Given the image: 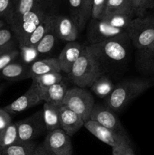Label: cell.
I'll return each mask as SVG.
<instances>
[{
	"label": "cell",
	"instance_id": "6da1fadb",
	"mask_svg": "<svg viewBox=\"0 0 154 155\" xmlns=\"http://www.w3.org/2000/svg\"><path fill=\"white\" fill-rule=\"evenodd\" d=\"M126 33L111 39L87 46L91 54L96 58L104 74L107 66L113 67L123 63L128 54V42Z\"/></svg>",
	"mask_w": 154,
	"mask_h": 155
},
{
	"label": "cell",
	"instance_id": "7a4b0ae2",
	"mask_svg": "<svg viewBox=\"0 0 154 155\" xmlns=\"http://www.w3.org/2000/svg\"><path fill=\"white\" fill-rule=\"evenodd\" d=\"M153 85L152 80L140 77L122 80L115 85L112 93L104 99L105 105L114 112L120 111Z\"/></svg>",
	"mask_w": 154,
	"mask_h": 155
},
{
	"label": "cell",
	"instance_id": "3957f363",
	"mask_svg": "<svg viewBox=\"0 0 154 155\" xmlns=\"http://www.w3.org/2000/svg\"><path fill=\"white\" fill-rule=\"evenodd\" d=\"M104 74V71L95 57L85 46L80 57L74 63L67 74L69 80L79 88L91 87L93 83Z\"/></svg>",
	"mask_w": 154,
	"mask_h": 155
},
{
	"label": "cell",
	"instance_id": "277c9868",
	"mask_svg": "<svg viewBox=\"0 0 154 155\" xmlns=\"http://www.w3.org/2000/svg\"><path fill=\"white\" fill-rule=\"evenodd\" d=\"M53 14L49 4L43 0L38 4L33 10L21 16L16 22L10 25L14 33L18 46L25 45L26 42L36 29V27L48 16Z\"/></svg>",
	"mask_w": 154,
	"mask_h": 155
},
{
	"label": "cell",
	"instance_id": "5b68a950",
	"mask_svg": "<svg viewBox=\"0 0 154 155\" xmlns=\"http://www.w3.org/2000/svg\"><path fill=\"white\" fill-rule=\"evenodd\" d=\"M126 33L138 51L150 47L154 43V15L133 18Z\"/></svg>",
	"mask_w": 154,
	"mask_h": 155
},
{
	"label": "cell",
	"instance_id": "8992f818",
	"mask_svg": "<svg viewBox=\"0 0 154 155\" xmlns=\"http://www.w3.org/2000/svg\"><path fill=\"white\" fill-rule=\"evenodd\" d=\"M62 104L79 115L85 123L90 120L95 100L88 90L76 86L68 89Z\"/></svg>",
	"mask_w": 154,
	"mask_h": 155
},
{
	"label": "cell",
	"instance_id": "52a82bcc",
	"mask_svg": "<svg viewBox=\"0 0 154 155\" xmlns=\"http://www.w3.org/2000/svg\"><path fill=\"white\" fill-rule=\"evenodd\" d=\"M125 33L126 30L113 27L107 18L101 17L98 19H91L87 34L91 44H96Z\"/></svg>",
	"mask_w": 154,
	"mask_h": 155
},
{
	"label": "cell",
	"instance_id": "ba28073f",
	"mask_svg": "<svg viewBox=\"0 0 154 155\" xmlns=\"http://www.w3.org/2000/svg\"><path fill=\"white\" fill-rule=\"evenodd\" d=\"M19 142L34 141L46 130L43 119V112L39 110L31 116L16 123Z\"/></svg>",
	"mask_w": 154,
	"mask_h": 155
},
{
	"label": "cell",
	"instance_id": "9c48e42d",
	"mask_svg": "<svg viewBox=\"0 0 154 155\" xmlns=\"http://www.w3.org/2000/svg\"><path fill=\"white\" fill-rule=\"evenodd\" d=\"M90 120L122 136L128 137L126 130L123 127L117 115L105 104L103 105L101 104H95L91 114Z\"/></svg>",
	"mask_w": 154,
	"mask_h": 155
},
{
	"label": "cell",
	"instance_id": "30bf717a",
	"mask_svg": "<svg viewBox=\"0 0 154 155\" xmlns=\"http://www.w3.org/2000/svg\"><path fill=\"white\" fill-rule=\"evenodd\" d=\"M42 144L52 155H72L73 152L71 137L61 129L49 132Z\"/></svg>",
	"mask_w": 154,
	"mask_h": 155
},
{
	"label": "cell",
	"instance_id": "8fae6325",
	"mask_svg": "<svg viewBox=\"0 0 154 155\" xmlns=\"http://www.w3.org/2000/svg\"><path fill=\"white\" fill-rule=\"evenodd\" d=\"M84 127L97 139L112 148L125 144H131L129 137L122 136L91 120L85 123Z\"/></svg>",
	"mask_w": 154,
	"mask_h": 155
},
{
	"label": "cell",
	"instance_id": "7c38bea8",
	"mask_svg": "<svg viewBox=\"0 0 154 155\" xmlns=\"http://www.w3.org/2000/svg\"><path fill=\"white\" fill-rule=\"evenodd\" d=\"M42 101L38 86L32 83L30 87L25 93L17 98L15 101H12L11 104L3 107V109L10 115H16L38 105Z\"/></svg>",
	"mask_w": 154,
	"mask_h": 155
},
{
	"label": "cell",
	"instance_id": "4fadbf2b",
	"mask_svg": "<svg viewBox=\"0 0 154 155\" xmlns=\"http://www.w3.org/2000/svg\"><path fill=\"white\" fill-rule=\"evenodd\" d=\"M85 46L75 42H69L65 45L60 51L57 61L61 72L68 74L71 71L74 63L80 57Z\"/></svg>",
	"mask_w": 154,
	"mask_h": 155
},
{
	"label": "cell",
	"instance_id": "5bb4252c",
	"mask_svg": "<svg viewBox=\"0 0 154 155\" xmlns=\"http://www.w3.org/2000/svg\"><path fill=\"white\" fill-rule=\"evenodd\" d=\"M53 27L57 39L67 42L76 40L79 33L78 27L69 17L55 15Z\"/></svg>",
	"mask_w": 154,
	"mask_h": 155
},
{
	"label": "cell",
	"instance_id": "9a60e30c",
	"mask_svg": "<svg viewBox=\"0 0 154 155\" xmlns=\"http://www.w3.org/2000/svg\"><path fill=\"white\" fill-rule=\"evenodd\" d=\"M60 129L72 137L84 127L85 122L79 115L62 104L60 107Z\"/></svg>",
	"mask_w": 154,
	"mask_h": 155
},
{
	"label": "cell",
	"instance_id": "2e32d148",
	"mask_svg": "<svg viewBox=\"0 0 154 155\" xmlns=\"http://www.w3.org/2000/svg\"><path fill=\"white\" fill-rule=\"evenodd\" d=\"M38 89L42 101L57 104V105H62L65 95L68 90L67 85L63 81L48 87L38 86Z\"/></svg>",
	"mask_w": 154,
	"mask_h": 155
},
{
	"label": "cell",
	"instance_id": "e0dca14e",
	"mask_svg": "<svg viewBox=\"0 0 154 155\" xmlns=\"http://www.w3.org/2000/svg\"><path fill=\"white\" fill-rule=\"evenodd\" d=\"M60 65L57 58H48L37 59L30 65V78L49 74V73H60Z\"/></svg>",
	"mask_w": 154,
	"mask_h": 155
},
{
	"label": "cell",
	"instance_id": "ac0fdd59",
	"mask_svg": "<svg viewBox=\"0 0 154 155\" xmlns=\"http://www.w3.org/2000/svg\"><path fill=\"white\" fill-rule=\"evenodd\" d=\"M30 78V65L20 62H12L0 71V79L18 81Z\"/></svg>",
	"mask_w": 154,
	"mask_h": 155
},
{
	"label": "cell",
	"instance_id": "d6986e66",
	"mask_svg": "<svg viewBox=\"0 0 154 155\" xmlns=\"http://www.w3.org/2000/svg\"><path fill=\"white\" fill-rule=\"evenodd\" d=\"M61 105L45 102L43 105V119L46 130L51 132L60 129V107Z\"/></svg>",
	"mask_w": 154,
	"mask_h": 155
},
{
	"label": "cell",
	"instance_id": "ffe728a7",
	"mask_svg": "<svg viewBox=\"0 0 154 155\" xmlns=\"http://www.w3.org/2000/svg\"><path fill=\"white\" fill-rule=\"evenodd\" d=\"M43 0H13L11 16L8 24L11 25L21 16L33 10L38 4Z\"/></svg>",
	"mask_w": 154,
	"mask_h": 155
},
{
	"label": "cell",
	"instance_id": "44dd1931",
	"mask_svg": "<svg viewBox=\"0 0 154 155\" xmlns=\"http://www.w3.org/2000/svg\"><path fill=\"white\" fill-rule=\"evenodd\" d=\"M55 14H51L48 15L37 27L36 30L33 32L30 37L26 42L24 45H30V46L36 47L38 42L42 39V38L48 33L50 30V29L52 27L54 24V20ZM23 46V45H22Z\"/></svg>",
	"mask_w": 154,
	"mask_h": 155
},
{
	"label": "cell",
	"instance_id": "7402d4cb",
	"mask_svg": "<svg viewBox=\"0 0 154 155\" xmlns=\"http://www.w3.org/2000/svg\"><path fill=\"white\" fill-rule=\"evenodd\" d=\"M38 145L35 141L18 142L10 146L0 148L2 155H33Z\"/></svg>",
	"mask_w": 154,
	"mask_h": 155
},
{
	"label": "cell",
	"instance_id": "603a6c76",
	"mask_svg": "<svg viewBox=\"0 0 154 155\" xmlns=\"http://www.w3.org/2000/svg\"><path fill=\"white\" fill-rule=\"evenodd\" d=\"M110 14H124L131 16L135 15L130 0H107L103 15Z\"/></svg>",
	"mask_w": 154,
	"mask_h": 155
},
{
	"label": "cell",
	"instance_id": "cb8c5ba5",
	"mask_svg": "<svg viewBox=\"0 0 154 155\" xmlns=\"http://www.w3.org/2000/svg\"><path fill=\"white\" fill-rule=\"evenodd\" d=\"M137 68L145 74H154V43L146 49L138 51Z\"/></svg>",
	"mask_w": 154,
	"mask_h": 155
},
{
	"label": "cell",
	"instance_id": "d4e9b609",
	"mask_svg": "<svg viewBox=\"0 0 154 155\" xmlns=\"http://www.w3.org/2000/svg\"><path fill=\"white\" fill-rule=\"evenodd\" d=\"M115 84L112 82V80L105 74H103L90 88L97 96L105 99L112 93Z\"/></svg>",
	"mask_w": 154,
	"mask_h": 155
},
{
	"label": "cell",
	"instance_id": "484cf974",
	"mask_svg": "<svg viewBox=\"0 0 154 155\" xmlns=\"http://www.w3.org/2000/svg\"><path fill=\"white\" fill-rule=\"evenodd\" d=\"M19 142L16 123H11L0 132V148L10 146Z\"/></svg>",
	"mask_w": 154,
	"mask_h": 155
},
{
	"label": "cell",
	"instance_id": "4316f807",
	"mask_svg": "<svg viewBox=\"0 0 154 155\" xmlns=\"http://www.w3.org/2000/svg\"><path fill=\"white\" fill-rule=\"evenodd\" d=\"M54 26V24H53ZM52 26L49 31L42 38L40 41L36 45V49L39 54H46L50 52L54 48L55 45L56 39H57L54 30V27Z\"/></svg>",
	"mask_w": 154,
	"mask_h": 155
},
{
	"label": "cell",
	"instance_id": "83f0119b",
	"mask_svg": "<svg viewBox=\"0 0 154 155\" xmlns=\"http://www.w3.org/2000/svg\"><path fill=\"white\" fill-rule=\"evenodd\" d=\"M33 83L39 87H48L63 81L60 73H49L32 79Z\"/></svg>",
	"mask_w": 154,
	"mask_h": 155
},
{
	"label": "cell",
	"instance_id": "f1b7e54d",
	"mask_svg": "<svg viewBox=\"0 0 154 155\" xmlns=\"http://www.w3.org/2000/svg\"><path fill=\"white\" fill-rule=\"evenodd\" d=\"M69 4L70 8V18L77 26L79 31L82 16V0H69Z\"/></svg>",
	"mask_w": 154,
	"mask_h": 155
},
{
	"label": "cell",
	"instance_id": "f546056e",
	"mask_svg": "<svg viewBox=\"0 0 154 155\" xmlns=\"http://www.w3.org/2000/svg\"><path fill=\"white\" fill-rule=\"evenodd\" d=\"M20 55L23 61V63L25 64L30 65L33 62L37 60L39 53L36 49V47L30 46V45H23L19 46Z\"/></svg>",
	"mask_w": 154,
	"mask_h": 155
},
{
	"label": "cell",
	"instance_id": "4dcf8cb0",
	"mask_svg": "<svg viewBox=\"0 0 154 155\" xmlns=\"http://www.w3.org/2000/svg\"><path fill=\"white\" fill-rule=\"evenodd\" d=\"M14 38V34L11 30L0 29V48H15Z\"/></svg>",
	"mask_w": 154,
	"mask_h": 155
},
{
	"label": "cell",
	"instance_id": "1f68e13d",
	"mask_svg": "<svg viewBox=\"0 0 154 155\" xmlns=\"http://www.w3.org/2000/svg\"><path fill=\"white\" fill-rule=\"evenodd\" d=\"M93 2L94 0H82V16L81 26H80L79 31H81L85 28L86 24L91 18Z\"/></svg>",
	"mask_w": 154,
	"mask_h": 155
},
{
	"label": "cell",
	"instance_id": "d6a6232c",
	"mask_svg": "<svg viewBox=\"0 0 154 155\" xmlns=\"http://www.w3.org/2000/svg\"><path fill=\"white\" fill-rule=\"evenodd\" d=\"M20 55V51L17 48L6 51L5 53L0 55V71L5 68L9 64L12 63L16 60L17 58Z\"/></svg>",
	"mask_w": 154,
	"mask_h": 155
},
{
	"label": "cell",
	"instance_id": "836d02e7",
	"mask_svg": "<svg viewBox=\"0 0 154 155\" xmlns=\"http://www.w3.org/2000/svg\"><path fill=\"white\" fill-rule=\"evenodd\" d=\"M13 0H0V18H3L8 23L11 16Z\"/></svg>",
	"mask_w": 154,
	"mask_h": 155
},
{
	"label": "cell",
	"instance_id": "e575fe53",
	"mask_svg": "<svg viewBox=\"0 0 154 155\" xmlns=\"http://www.w3.org/2000/svg\"><path fill=\"white\" fill-rule=\"evenodd\" d=\"M107 2V0H94L91 19H98L102 16L106 8Z\"/></svg>",
	"mask_w": 154,
	"mask_h": 155
},
{
	"label": "cell",
	"instance_id": "d590c367",
	"mask_svg": "<svg viewBox=\"0 0 154 155\" xmlns=\"http://www.w3.org/2000/svg\"><path fill=\"white\" fill-rule=\"evenodd\" d=\"M154 8V0H140L138 10H137V17H143L146 15L148 10Z\"/></svg>",
	"mask_w": 154,
	"mask_h": 155
},
{
	"label": "cell",
	"instance_id": "8d00e7d4",
	"mask_svg": "<svg viewBox=\"0 0 154 155\" xmlns=\"http://www.w3.org/2000/svg\"><path fill=\"white\" fill-rule=\"evenodd\" d=\"M113 155H135L134 151L131 146V144H125V145H119V146L113 147Z\"/></svg>",
	"mask_w": 154,
	"mask_h": 155
},
{
	"label": "cell",
	"instance_id": "74e56055",
	"mask_svg": "<svg viewBox=\"0 0 154 155\" xmlns=\"http://www.w3.org/2000/svg\"><path fill=\"white\" fill-rule=\"evenodd\" d=\"M11 122V117L3 108H0V132L7 127Z\"/></svg>",
	"mask_w": 154,
	"mask_h": 155
},
{
	"label": "cell",
	"instance_id": "f35d334b",
	"mask_svg": "<svg viewBox=\"0 0 154 155\" xmlns=\"http://www.w3.org/2000/svg\"><path fill=\"white\" fill-rule=\"evenodd\" d=\"M33 155H52L48 150L45 148V147L44 146L43 144L41 143L40 145H38L36 147V150H35L34 153Z\"/></svg>",
	"mask_w": 154,
	"mask_h": 155
},
{
	"label": "cell",
	"instance_id": "ab89813d",
	"mask_svg": "<svg viewBox=\"0 0 154 155\" xmlns=\"http://www.w3.org/2000/svg\"><path fill=\"white\" fill-rule=\"evenodd\" d=\"M131 3V5H132L133 9L134 11V13H135V15H137V10H138L139 4H140V0H130Z\"/></svg>",
	"mask_w": 154,
	"mask_h": 155
},
{
	"label": "cell",
	"instance_id": "60d3db41",
	"mask_svg": "<svg viewBox=\"0 0 154 155\" xmlns=\"http://www.w3.org/2000/svg\"><path fill=\"white\" fill-rule=\"evenodd\" d=\"M14 48H0V55H2V54H4V53H5L6 51H10V50H12V49H14Z\"/></svg>",
	"mask_w": 154,
	"mask_h": 155
},
{
	"label": "cell",
	"instance_id": "b9f144b4",
	"mask_svg": "<svg viewBox=\"0 0 154 155\" xmlns=\"http://www.w3.org/2000/svg\"><path fill=\"white\" fill-rule=\"evenodd\" d=\"M4 25H5L4 21H3L1 19V18H0V29L3 28V27H4Z\"/></svg>",
	"mask_w": 154,
	"mask_h": 155
},
{
	"label": "cell",
	"instance_id": "7bdbcfd3",
	"mask_svg": "<svg viewBox=\"0 0 154 155\" xmlns=\"http://www.w3.org/2000/svg\"><path fill=\"white\" fill-rule=\"evenodd\" d=\"M0 155H2V153H1V151H0Z\"/></svg>",
	"mask_w": 154,
	"mask_h": 155
},
{
	"label": "cell",
	"instance_id": "ee69618b",
	"mask_svg": "<svg viewBox=\"0 0 154 155\" xmlns=\"http://www.w3.org/2000/svg\"><path fill=\"white\" fill-rule=\"evenodd\" d=\"M0 91H1V89H0Z\"/></svg>",
	"mask_w": 154,
	"mask_h": 155
}]
</instances>
